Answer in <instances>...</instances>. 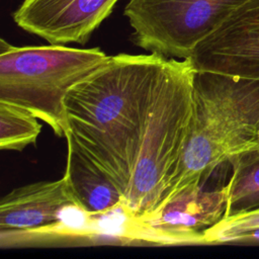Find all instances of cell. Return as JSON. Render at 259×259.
I'll return each mask as SVG.
<instances>
[{
    "label": "cell",
    "mask_w": 259,
    "mask_h": 259,
    "mask_svg": "<svg viewBox=\"0 0 259 259\" xmlns=\"http://www.w3.org/2000/svg\"><path fill=\"white\" fill-rule=\"evenodd\" d=\"M165 56H110L65 99L74 148L109 178L126 200L158 70Z\"/></svg>",
    "instance_id": "obj_1"
},
{
    "label": "cell",
    "mask_w": 259,
    "mask_h": 259,
    "mask_svg": "<svg viewBox=\"0 0 259 259\" xmlns=\"http://www.w3.org/2000/svg\"><path fill=\"white\" fill-rule=\"evenodd\" d=\"M257 145L259 80L195 71L190 133L159 205L187 187L202 185L218 166Z\"/></svg>",
    "instance_id": "obj_2"
},
{
    "label": "cell",
    "mask_w": 259,
    "mask_h": 259,
    "mask_svg": "<svg viewBox=\"0 0 259 259\" xmlns=\"http://www.w3.org/2000/svg\"><path fill=\"white\" fill-rule=\"evenodd\" d=\"M194 75L189 59L165 57L158 70L125 200L137 218L157 208L181 159L193 116Z\"/></svg>",
    "instance_id": "obj_3"
},
{
    "label": "cell",
    "mask_w": 259,
    "mask_h": 259,
    "mask_svg": "<svg viewBox=\"0 0 259 259\" xmlns=\"http://www.w3.org/2000/svg\"><path fill=\"white\" fill-rule=\"evenodd\" d=\"M99 48L17 47L0 39V102L21 107L60 138L69 133L65 99L109 59Z\"/></svg>",
    "instance_id": "obj_4"
},
{
    "label": "cell",
    "mask_w": 259,
    "mask_h": 259,
    "mask_svg": "<svg viewBox=\"0 0 259 259\" xmlns=\"http://www.w3.org/2000/svg\"><path fill=\"white\" fill-rule=\"evenodd\" d=\"M248 0H130L123 15L132 41L150 52L179 60Z\"/></svg>",
    "instance_id": "obj_5"
},
{
    "label": "cell",
    "mask_w": 259,
    "mask_h": 259,
    "mask_svg": "<svg viewBox=\"0 0 259 259\" xmlns=\"http://www.w3.org/2000/svg\"><path fill=\"white\" fill-rule=\"evenodd\" d=\"M188 59L197 72L259 80V0L233 11Z\"/></svg>",
    "instance_id": "obj_6"
},
{
    "label": "cell",
    "mask_w": 259,
    "mask_h": 259,
    "mask_svg": "<svg viewBox=\"0 0 259 259\" xmlns=\"http://www.w3.org/2000/svg\"><path fill=\"white\" fill-rule=\"evenodd\" d=\"M225 186L204 190L187 187L160 204L150 214L138 218L146 240L158 244H203L202 232L220 222L225 214Z\"/></svg>",
    "instance_id": "obj_7"
},
{
    "label": "cell",
    "mask_w": 259,
    "mask_h": 259,
    "mask_svg": "<svg viewBox=\"0 0 259 259\" xmlns=\"http://www.w3.org/2000/svg\"><path fill=\"white\" fill-rule=\"evenodd\" d=\"M119 0H23L15 24L51 45H86Z\"/></svg>",
    "instance_id": "obj_8"
},
{
    "label": "cell",
    "mask_w": 259,
    "mask_h": 259,
    "mask_svg": "<svg viewBox=\"0 0 259 259\" xmlns=\"http://www.w3.org/2000/svg\"><path fill=\"white\" fill-rule=\"evenodd\" d=\"M71 203L80 204L65 174L58 180L14 188L0 201V229L28 232L44 228L56 222L62 209Z\"/></svg>",
    "instance_id": "obj_9"
},
{
    "label": "cell",
    "mask_w": 259,
    "mask_h": 259,
    "mask_svg": "<svg viewBox=\"0 0 259 259\" xmlns=\"http://www.w3.org/2000/svg\"><path fill=\"white\" fill-rule=\"evenodd\" d=\"M64 174L79 203L92 214L109 211L125 205L116 185L97 170L67 141V164Z\"/></svg>",
    "instance_id": "obj_10"
},
{
    "label": "cell",
    "mask_w": 259,
    "mask_h": 259,
    "mask_svg": "<svg viewBox=\"0 0 259 259\" xmlns=\"http://www.w3.org/2000/svg\"><path fill=\"white\" fill-rule=\"evenodd\" d=\"M233 174L225 185L227 205L224 218L259 209V145L244 150L228 161Z\"/></svg>",
    "instance_id": "obj_11"
},
{
    "label": "cell",
    "mask_w": 259,
    "mask_h": 259,
    "mask_svg": "<svg viewBox=\"0 0 259 259\" xmlns=\"http://www.w3.org/2000/svg\"><path fill=\"white\" fill-rule=\"evenodd\" d=\"M41 132L38 118L29 111L0 102V149L21 151L34 145Z\"/></svg>",
    "instance_id": "obj_12"
},
{
    "label": "cell",
    "mask_w": 259,
    "mask_h": 259,
    "mask_svg": "<svg viewBox=\"0 0 259 259\" xmlns=\"http://www.w3.org/2000/svg\"><path fill=\"white\" fill-rule=\"evenodd\" d=\"M259 227V209L223 218L220 222L202 232L203 244H230L241 233Z\"/></svg>",
    "instance_id": "obj_13"
},
{
    "label": "cell",
    "mask_w": 259,
    "mask_h": 259,
    "mask_svg": "<svg viewBox=\"0 0 259 259\" xmlns=\"http://www.w3.org/2000/svg\"><path fill=\"white\" fill-rule=\"evenodd\" d=\"M230 244H254L259 245V227L250 229L236 236Z\"/></svg>",
    "instance_id": "obj_14"
}]
</instances>
